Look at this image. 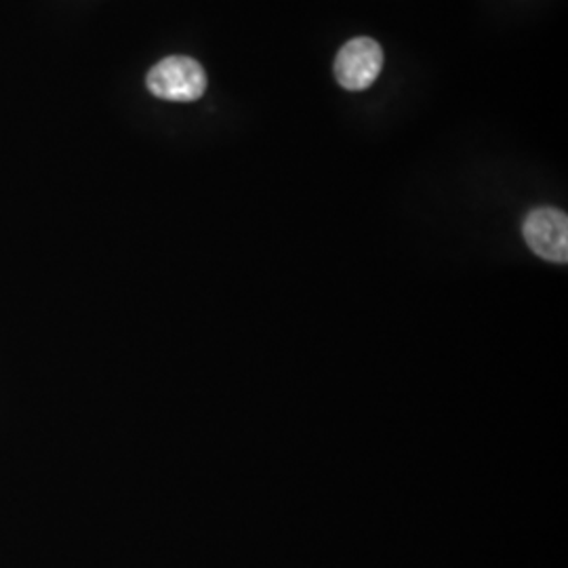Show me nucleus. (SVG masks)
<instances>
[{
    "label": "nucleus",
    "mask_w": 568,
    "mask_h": 568,
    "mask_svg": "<svg viewBox=\"0 0 568 568\" xmlns=\"http://www.w3.org/2000/svg\"><path fill=\"white\" fill-rule=\"evenodd\" d=\"M145 84L152 95L166 102H196L206 91V74L203 65L192 58H166L159 61L150 72Z\"/></svg>",
    "instance_id": "obj_1"
},
{
    "label": "nucleus",
    "mask_w": 568,
    "mask_h": 568,
    "mask_svg": "<svg viewBox=\"0 0 568 568\" xmlns=\"http://www.w3.org/2000/svg\"><path fill=\"white\" fill-rule=\"evenodd\" d=\"M523 239L528 248L549 264L568 262V217L554 206L532 209L523 222Z\"/></svg>",
    "instance_id": "obj_2"
},
{
    "label": "nucleus",
    "mask_w": 568,
    "mask_h": 568,
    "mask_svg": "<svg viewBox=\"0 0 568 568\" xmlns=\"http://www.w3.org/2000/svg\"><path fill=\"white\" fill-rule=\"evenodd\" d=\"M384 68V51L379 42L361 37L345 42L335 58V77L347 91H363L377 81Z\"/></svg>",
    "instance_id": "obj_3"
}]
</instances>
